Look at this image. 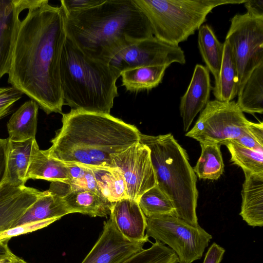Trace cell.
Returning <instances> with one entry per match:
<instances>
[{
	"instance_id": "cell-3",
	"label": "cell",
	"mask_w": 263,
	"mask_h": 263,
	"mask_svg": "<svg viewBox=\"0 0 263 263\" xmlns=\"http://www.w3.org/2000/svg\"><path fill=\"white\" fill-rule=\"evenodd\" d=\"M65 28L67 38L84 54L106 63L122 48L154 36L149 20L133 0H105L65 13Z\"/></svg>"
},
{
	"instance_id": "cell-8",
	"label": "cell",
	"mask_w": 263,
	"mask_h": 263,
	"mask_svg": "<svg viewBox=\"0 0 263 263\" xmlns=\"http://www.w3.org/2000/svg\"><path fill=\"white\" fill-rule=\"evenodd\" d=\"M251 122L235 101H209L185 136L200 143L224 145L249 133Z\"/></svg>"
},
{
	"instance_id": "cell-27",
	"label": "cell",
	"mask_w": 263,
	"mask_h": 263,
	"mask_svg": "<svg viewBox=\"0 0 263 263\" xmlns=\"http://www.w3.org/2000/svg\"><path fill=\"white\" fill-rule=\"evenodd\" d=\"M87 167L92 171L98 188L103 197L112 203L128 198L124 178L118 169Z\"/></svg>"
},
{
	"instance_id": "cell-33",
	"label": "cell",
	"mask_w": 263,
	"mask_h": 263,
	"mask_svg": "<svg viewBox=\"0 0 263 263\" xmlns=\"http://www.w3.org/2000/svg\"><path fill=\"white\" fill-rule=\"evenodd\" d=\"M57 220L58 219H50L12 227L0 232V242L9 240L13 237L25 234L42 229Z\"/></svg>"
},
{
	"instance_id": "cell-9",
	"label": "cell",
	"mask_w": 263,
	"mask_h": 263,
	"mask_svg": "<svg viewBox=\"0 0 263 263\" xmlns=\"http://www.w3.org/2000/svg\"><path fill=\"white\" fill-rule=\"evenodd\" d=\"M236 66L240 92L253 70L263 63V17L247 12L236 14L231 20L226 37Z\"/></svg>"
},
{
	"instance_id": "cell-13",
	"label": "cell",
	"mask_w": 263,
	"mask_h": 263,
	"mask_svg": "<svg viewBox=\"0 0 263 263\" xmlns=\"http://www.w3.org/2000/svg\"><path fill=\"white\" fill-rule=\"evenodd\" d=\"M31 0H0V79L8 74L18 29L20 15Z\"/></svg>"
},
{
	"instance_id": "cell-14",
	"label": "cell",
	"mask_w": 263,
	"mask_h": 263,
	"mask_svg": "<svg viewBox=\"0 0 263 263\" xmlns=\"http://www.w3.org/2000/svg\"><path fill=\"white\" fill-rule=\"evenodd\" d=\"M35 188L0 184V232L14 226L26 210L43 194Z\"/></svg>"
},
{
	"instance_id": "cell-29",
	"label": "cell",
	"mask_w": 263,
	"mask_h": 263,
	"mask_svg": "<svg viewBox=\"0 0 263 263\" xmlns=\"http://www.w3.org/2000/svg\"><path fill=\"white\" fill-rule=\"evenodd\" d=\"M231 155V161L240 167L243 172L263 174V152L249 149L231 140L224 144Z\"/></svg>"
},
{
	"instance_id": "cell-1",
	"label": "cell",
	"mask_w": 263,
	"mask_h": 263,
	"mask_svg": "<svg viewBox=\"0 0 263 263\" xmlns=\"http://www.w3.org/2000/svg\"><path fill=\"white\" fill-rule=\"evenodd\" d=\"M48 3L31 0L18 29L8 73V82L47 114L62 113L64 105L61 62L67 38L65 11Z\"/></svg>"
},
{
	"instance_id": "cell-19",
	"label": "cell",
	"mask_w": 263,
	"mask_h": 263,
	"mask_svg": "<svg viewBox=\"0 0 263 263\" xmlns=\"http://www.w3.org/2000/svg\"><path fill=\"white\" fill-rule=\"evenodd\" d=\"M43 179L51 182L64 181L70 179L66 163L48 156L35 143L30 157L25 179Z\"/></svg>"
},
{
	"instance_id": "cell-2",
	"label": "cell",
	"mask_w": 263,
	"mask_h": 263,
	"mask_svg": "<svg viewBox=\"0 0 263 263\" xmlns=\"http://www.w3.org/2000/svg\"><path fill=\"white\" fill-rule=\"evenodd\" d=\"M44 152L65 163L113 168L110 157L140 141V131L110 114L71 109Z\"/></svg>"
},
{
	"instance_id": "cell-40",
	"label": "cell",
	"mask_w": 263,
	"mask_h": 263,
	"mask_svg": "<svg viewBox=\"0 0 263 263\" xmlns=\"http://www.w3.org/2000/svg\"><path fill=\"white\" fill-rule=\"evenodd\" d=\"M10 263H28L23 259L14 254L10 258Z\"/></svg>"
},
{
	"instance_id": "cell-35",
	"label": "cell",
	"mask_w": 263,
	"mask_h": 263,
	"mask_svg": "<svg viewBox=\"0 0 263 263\" xmlns=\"http://www.w3.org/2000/svg\"><path fill=\"white\" fill-rule=\"evenodd\" d=\"M105 0H62L61 6L65 13L85 10L98 6Z\"/></svg>"
},
{
	"instance_id": "cell-37",
	"label": "cell",
	"mask_w": 263,
	"mask_h": 263,
	"mask_svg": "<svg viewBox=\"0 0 263 263\" xmlns=\"http://www.w3.org/2000/svg\"><path fill=\"white\" fill-rule=\"evenodd\" d=\"M9 139L0 138V184L4 181L7 168Z\"/></svg>"
},
{
	"instance_id": "cell-41",
	"label": "cell",
	"mask_w": 263,
	"mask_h": 263,
	"mask_svg": "<svg viewBox=\"0 0 263 263\" xmlns=\"http://www.w3.org/2000/svg\"><path fill=\"white\" fill-rule=\"evenodd\" d=\"M0 263H10L9 259H3L0 260Z\"/></svg>"
},
{
	"instance_id": "cell-32",
	"label": "cell",
	"mask_w": 263,
	"mask_h": 263,
	"mask_svg": "<svg viewBox=\"0 0 263 263\" xmlns=\"http://www.w3.org/2000/svg\"><path fill=\"white\" fill-rule=\"evenodd\" d=\"M234 141L238 144L257 152H263V123L251 122L249 133Z\"/></svg>"
},
{
	"instance_id": "cell-10",
	"label": "cell",
	"mask_w": 263,
	"mask_h": 263,
	"mask_svg": "<svg viewBox=\"0 0 263 263\" xmlns=\"http://www.w3.org/2000/svg\"><path fill=\"white\" fill-rule=\"evenodd\" d=\"M184 53L179 46L166 44L154 36L139 40L119 50L108 63L118 74L142 66L168 67L173 63L184 64Z\"/></svg>"
},
{
	"instance_id": "cell-16",
	"label": "cell",
	"mask_w": 263,
	"mask_h": 263,
	"mask_svg": "<svg viewBox=\"0 0 263 263\" xmlns=\"http://www.w3.org/2000/svg\"><path fill=\"white\" fill-rule=\"evenodd\" d=\"M110 218L122 235L133 241H139L147 237L145 232L146 218L138 202L129 198L115 202Z\"/></svg>"
},
{
	"instance_id": "cell-39",
	"label": "cell",
	"mask_w": 263,
	"mask_h": 263,
	"mask_svg": "<svg viewBox=\"0 0 263 263\" xmlns=\"http://www.w3.org/2000/svg\"><path fill=\"white\" fill-rule=\"evenodd\" d=\"M9 240L0 242V260L10 259L14 255L8 247Z\"/></svg>"
},
{
	"instance_id": "cell-38",
	"label": "cell",
	"mask_w": 263,
	"mask_h": 263,
	"mask_svg": "<svg viewBox=\"0 0 263 263\" xmlns=\"http://www.w3.org/2000/svg\"><path fill=\"white\" fill-rule=\"evenodd\" d=\"M243 4L248 14L255 17H263L262 0H247Z\"/></svg>"
},
{
	"instance_id": "cell-34",
	"label": "cell",
	"mask_w": 263,
	"mask_h": 263,
	"mask_svg": "<svg viewBox=\"0 0 263 263\" xmlns=\"http://www.w3.org/2000/svg\"><path fill=\"white\" fill-rule=\"evenodd\" d=\"M23 94L13 86L0 87V119L11 111L14 104L22 97Z\"/></svg>"
},
{
	"instance_id": "cell-23",
	"label": "cell",
	"mask_w": 263,
	"mask_h": 263,
	"mask_svg": "<svg viewBox=\"0 0 263 263\" xmlns=\"http://www.w3.org/2000/svg\"><path fill=\"white\" fill-rule=\"evenodd\" d=\"M223 44V58L219 78L212 89L216 100L230 102L237 96L238 74L231 47L226 40Z\"/></svg>"
},
{
	"instance_id": "cell-15",
	"label": "cell",
	"mask_w": 263,
	"mask_h": 263,
	"mask_svg": "<svg viewBox=\"0 0 263 263\" xmlns=\"http://www.w3.org/2000/svg\"><path fill=\"white\" fill-rule=\"evenodd\" d=\"M212 89L209 70L202 65H196L187 89L180 99L179 109L184 132L209 101Z\"/></svg>"
},
{
	"instance_id": "cell-31",
	"label": "cell",
	"mask_w": 263,
	"mask_h": 263,
	"mask_svg": "<svg viewBox=\"0 0 263 263\" xmlns=\"http://www.w3.org/2000/svg\"><path fill=\"white\" fill-rule=\"evenodd\" d=\"M120 263H179V259L173 250L156 241L150 248L142 249Z\"/></svg>"
},
{
	"instance_id": "cell-28",
	"label": "cell",
	"mask_w": 263,
	"mask_h": 263,
	"mask_svg": "<svg viewBox=\"0 0 263 263\" xmlns=\"http://www.w3.org/2000/svg\"><path fill=\"white\" fill-rule=\"evenodd\" d=\"M200 156L193 168L194 172L200 179L217 180L222 174L224 164L218 144L200 143Z\"/></svg>"
},
{
	"instance_id": "cell-7",
	"label": "cell",
	"mask_w": 263,
	"mask_h": 263,
	"mask_svg": "<svg viewBox=\"0 0 263 263\" xmlns=\"http://www.w3.org/2000/svg\"><path fill=\"white\" fill-rule=\"evenodd\" d=\"M146 218L145 235L168 246L176 254L179 263L200 259L212 238L200 226L194 227L175 215Z\"/></svg>"
},
{
	"instance_id": "cell-5",
	"label": "cell",
	"mask_w": 263,
	"mask_h": 263,
	"mask_svg": "<svg viewBox=\"0 0 263 263\" xmlns=\"http://www.w3.org/2000/svg\"><path fill=\"white\" fill-rule=\"evenodd\" d=\"M139 137L150 150L157 185L172 201L175 215L193 226H199L197 178L185 150L171 134L154 136L140 133Z\"/></svg>"
},
{
	"instance_id": "cell-11",
	"label": "cell",
	"mask_w": 263,
	"mask_h": 263,
	"mask_svg": "<svg viewBox=\"0 0 263 263\" xmlns=\"http://www.w3.org/2000/svg\"><path fill=\"white\" fill-rule=\"evenodd\" d=\"M113 168L122 175L128 198L138 201L157 185L149 148L140 141L110 157Z\"/></svg>"
},
{
	"instance_id": "cell-20",
	"label": "cell",
	"mask_w": 263,
	"mask_h": 263,
	"mask_svg": "<svg viewBox=\"0 0 263 263\" xmlns=\"http://www.w3.org/2000/svg\"><path fill=\"white\" fill-rule=\"evenodd\" d=\"M36 142L35 138L24 141H9L6 172L3 181L16 186L25 185L26 174Z\"/></svg>"
},
{
	"instance_id": "cell-25",
	"label": "cell",
	"mask_w": 263,
	"mask_h": 263,
	"mask_svg": "<svg viewBox=\"0 0 263 263\" xmlns=\"http://www.w3.org/2000/svg\"><path fill=\"white\" fill-rule=\"evenodd\" d=\"M198 44L200 53L206 68L217 82L221 66L223 44L217 38L212 27L202 25L198 29Z\"/></svg>"
},
{
	"instance_id": "cell-12",
	"label": "cell",
	"mask_w": 263,
	"mask_h": 263,
	"mask_svg": "<svg viewBox=\"0 0 263 263\" xmlns=\"http://www.w3.org/2000/svg\"><path fill=\"white\" fill-rule=\"evenodd\" d=\"M147 241L148 237L139 241L128 240L109 217L98 240L81 263H120L143 249Z\"/></svg>"
},
{
	"instance_id": "cell-24",
	"label": "cell",
	"mask_w": 263,
	"mask_h": 263,
	"mask_svg": "<svg viewBox=\"0 0 263 263\" xmlns=\"http://www.w3.org/2000/svg\"><path fill=\"white\" fill-rule=\"evenodd\" d=\"M236 102L242 112L263 113V63L251 72Z\"/></svg>"
},
{
	"instance_id": "cell-21",
	"label": "cell",
	"mask_w": 263,
	"mask_h": 263,
	"mask_svg": "<svg viewBox=\"0 0 263 263\" xmlns=\"http://www.w3.org/2000/svg\"><path fill=\"white\" fill-rule=\"evenodd\" d=\"M68 214L70 213L63 198L47 190L43 191L13 227L50 219H59Z\"/></svg>"
},
{
	"instance_id": "cell-6",
	"label": "cell",
	"mask_w": 263,
	"mask_h": 263,
	"mask_svg": "<svg viewBox=\"0 0 263 263\" xmlns=\"http://www.w3.org/2000/svg\"><path fill=\"white\" fill-rule=\"evenodd\" d=\"M149 20L154 36L177 46L194 34L215 7L247 0H133Z\"/></svg>"
},
{
	"instance_id": "cell-30",
	"label": "cell",
	"mask_w": 263,
	"mask_h": 263,
	"mask_svg": "<svg viewBox=\"0 0 263 263\" xmlns=\"http://www.w3.org/2000/svg\"><path fill=\"white\" fill-rule=\"evenodd\" d=\"M137 202L146 217L175 213L172 201L157 185L143 193Z\"/></svg>"
},
{
	"instance_id": "cell-18",
	"label": "cell",
	"mask_w": 263,
	"mask_h": 263,
	"mask_svg": "<svg viewBox=\"0 0 263 263\" xmlns=\"http://www.w3.org/2000/svg\"><path fill=\"white\" fill-rule=\"evenodd\" d=\"M66 185L62 197L70 214L80 213L91 217H105L110 215L114 203L98 193L83 189L69 190Z\"/></svg>"
},
{
	"instance_id": "cell-17",
	"label": "cell",
	"mask_w": 263,
	"mask_h": 263,
	"mask_svg": "<svg viewBox=\"0 0 263 263\" xmlns=\"http://www.w3.org/2000/svg\"><path fill=\"white\" fill-rule=\"evenodd\" d=\"M240 215L251 227L263 225V174L244 172Z\"/></svg>"
},
{
	"instance_id": "cell-36",
	"label": "cell",
	"mask_w": 263,
	"mask_h": 263,
	"mask_svg": "<svg viewBox=\"0 0 263 263\" xmlns=\"http://www.w3.org/2000/svg\"><path fill=\"white\" fill-rule=\"evenodd\" d=\"M224 253V248L214 242L206 253L203 263H220Z\"/></svg>"
},
{
	"instance_id": "cell-22",
	"label": "cell",
	"mask_w": 263,
	"mask_h": 263,
	"mask_svg": "<svg viewBox=\"0 0 263 263\" xmlns=\"http://www.w3.org/2000/svg\"><path fill=\"white\" fill-rule=\"evenodd\" d=\"M39 107L36 102L30 100L12 114L7 124L10 140L24 141L35 138Z\"/></svg>"
},
{
	"instance_id": "cell-26",
	"label": "cell",
	"mask_w": 263,
	"mask_h": 263,
	"mask_svg": "<svg viewBox=\"0 0 263 263\" xmlns=\"http://www.w3.org/2000/svg\"><path fill=\"white\" fill-rule=\"evenodd\" d=\"M167 67L164 65L147 66L124 70L120 74L122 86L132 92L150 90L161 82Z\"/></svg>"
},
{
	"instance_id": "cell-4",
	"label": "cell",
	"mask_w": 263,
	"mask_h": 263,
	"mask_svg": "<svg viewBox=\"0 0 263 263\" xmlns=\"http://www.w3.org/2000/svg\"><path fill=\"white\" fill-rule=\"evenodd\" d=\"M120 77L108 63L86 55L67 37L61 62L64 105L74 110L110 114L118 96L116 82Z\"/></svg>"
}]
</instances>
